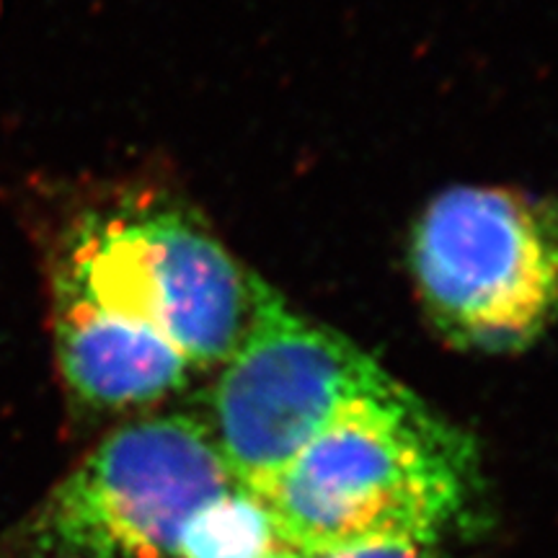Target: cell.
<instances>
[{"instance_id": "6da1fadb", "label": "cell", "mask_w": 558, "mask_h": 558, "mask_svg": "<svg viewBox=\"0 0 558 558\" xmlns=\"http://www.w3.org/2000/svg\"><path fill=\"white\" fill-rule=\"evenodd\" d=\"M476 494V450L401 383L352 403L259 494L284 548L435 546Z\"/></svg>"}, {"instance_id": "7a4b0ae2", "label": "cell", "mask_w": 558, "mask_h": 558, "mask_svg": "<svg viewBox=\"0 0 558 558\" xmlns=\"http://www.w3.org/2000/svg\"><path fill=\"white\" fill-rule=\"evenodd\" d=\"M269 284L184 207L120 202L70 226L52 267V316L156 333L197 369L243 344Z\"/></svg>"}, {"instance_id": "3957f363", "label": "cell", "mask_w": 558, "mask_h": 558, "mask_svg": "<svg viewBox=\"0 0 558 558\" xmlns=\"http://www.w3.org/2000/svg\"><path fill=\"white\" fill-rule=\"evenodd\" d=\"M424 311L450 344L520 352L558 316V207L499 186H452L411 230Z\"/></svg>"}, {"instance_id": "277c9868", "label": "cell", "mask_w": 558, "mask_h": 558, "mask_svg": "<svg viewBox=\"0 0 558 558\" xmlns=\"http://www.w3.org/2000/svg\"><path fill=\"white\" fill-rule=\"evenodd\" d=\"M396 378L269 288L243 344L209 390L205 427L243 492L259 494L313 437Z\"/></svg>"}, {"instance_id": "5b68a950", "label": "cell", "mask_w": 558, "mask_h": 558, "mask_svg": "<svg viewBox=\"0 0 558 558\" xmlns=\"http://www.w3.org/2000/svg\"><path fill=\"white\" fill-rule=\"evenodd\" d=\"M235 486L199 416L137 418L62 481L41 535L83 558H177L186 525Z\"/></svg>"}, {"instance_id": "8992f818", "label": "cell", "mask_w": 558, "mask_h": 558, "mask_svg": "<svg viewBox=\"0 0 558 558\" xmlns=\"http://www.w3.org/2000/svg\"><path fill=\"white\" fill-rule=\"evenodd\" d=\"M282 548L267 507L235 486L186 525L177 558H264Z\"/></svg>"}, {"instance_id": "52a82bcc", "label": "cell", "mask_w": 558, "mask_h": 558, "mask_svg": "<svg viewBox=\"0 0 558 558\" xmlns=\"http://www.w3.org/2000/svg\"><path fill=\"white\" fill-rule=\"evenodd\" d=\"M313 558H448L435 546L424 543H373V546H357L337 550V554L313 556Z\"/></svg>"}, {"instance_id": "ba28073f", "label": "cell", "mask_w": 558, "mask_h": 558, "mask_svg": "<svg viewBox=\"0 0 558 558\" xmlns=\"http://www.w3.org/2000/svg\"><path fill=\"white\" fill-rule=\"evenodd\" d=\"M264 558H303V556H298L295 550H290V548H282V550H277V554H269Z\"/></svg>"}]
</instances>
